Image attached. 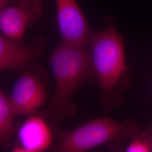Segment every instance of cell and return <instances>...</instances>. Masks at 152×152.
<instances>
[{
	"label": "cell",
	"mask_w": 152,
	"mask_h": 152,
	"mask_svg": "<svg viewBox=\"0 0 152 152\" xmlns=\"http://www.w3.org/2000/svg\"><path fill=\"white\" fill-rule=\"evenodd\" d=\"M104 27L92 31L88 45L92 67V82L100 91L102 102L108 107L130 81L124 39L114 16L104 19Z\"/></svg>",
	"instance_id": "6da1fadb"
},
{
	"label": "cell",
	"mask_w": 152,
	"mask_h": 152,
	"mask_svg": "<svg viewBox=\"0 0 152 152\" xmlns=\"http://www.w3.org/2000/svg\"><path fill=\"white\" fill-rule=\"evenodd\" d=\"M55 80V91L48 113L58 121L77 112L72 100L76 90L92 81L90 54L88 46H75L60 42L49 56Z\"/></svg>",
	"instance_id": "7a4b0ae2"
},
{
	"label": "cell",
	"mask_w": 152,
	"mask_h": 152,
	"mask_svg": "<svg viewBox=\"0 0 152 152\" xmlns=\"http://www.w3.org/2000/svg\"><path fill=\"white\" fill-rule=\"evenodd\" d=\"M139 134L133 121L98 118L70 130L61 131L53 152H86L109 141L132 138Z\"/></svg>",
	"instance_id": "3957f363"
},
{
	"label": "cell",
	"mask_w": 152,
	"mask_h": 152,
	"mask_svg": "<svg viewBox=\"0 0 152 152\" xmlns=\"http://www.w3.org/2000/svg\"><path fill=\"white\" fill-rule=\"evenodd\" d=\"M9 96L16 115L33 114L46 104L49 75L41 65L33 62L21 72Z\"/></svg>",
	"instance_id": "277c9868"
},
{
	"label": "cell",
	"mask_w": 152,
	"mask_h": 152,
	"mask_svg": "<svg viewBox=\"0 0 152 152\" xmlns=\"http://www.w3.org/2000/svg\"><path fill=\"white\" fill-rule=\"evenodd\" d=\"M41 0H11L0 9L1 33L22 41L26 30L34 26L43 12Z\"/></svg>",
	"instance_id": "5b68a950"
},
{
	"label": "cell",
	"mask_w": 152,
	"mask_h": 152,
	"mask_svg": "<svg viewBox=\"0 0 152 152\" xmlns=\"http://www.w3.org/2000/svg\"><path fill=\"white\" fill-rule=\"evenodd\" d=\"M55 1L61 42L75 46H88L92 30L89 27L77 0Z\"/></svg>",
	"instance_id": "8992f818"
},
{
	"label": "cell",
	"mask_w": 152,
	"mask_h": 152,
	"mask_svg": "<svg viewBox=\"0 0 152 152\" xmlns=\"http://www.w3.org/2000/svg\"><path fill=\"white\" fill-rule=\"evenodd\" d=\"M46 41L42 37L33 38L28 45L0 34V71L22 72L42 54Z\"/></svg>",
	"instance_id": "52a82bcc"
},
{
	"label": "cell",
	"mask_w": 152,
	"mask_h": 152,
	"mask_svg": "<svg viewBox=\"0 0 152 152\" xmlns=\"http://www.w3.org/2000/svg\"><path fill=\"white\" fill-rule=\"evenodd\" d=\"M20 147L33 152L48 149L53 141V131L43 117L33 115L26 120L18 131Z\"/></svg>",
	"instance_id": "ba28073f"
},
{
	"label": "cell",
	"mask_w": 152,
	"mask_h": 152,
	"mask_svg": "<svg viewBox=\"0 0 152 152\" xmlns=\"http://www.w3.org/2000/svg\"><path fill=\"white\" fill-rule=\"evenodd\" d=\"M16 115L10 100L2 89L0 90V142L7 146L15 133L14 119Z\"/></svg>",
	"instance_id": "9c48e42d"
},
{
	"label": "cell",
	"mask_w": 152,
	"mask_h": 152,
	"mask_svg": "<svg viewBox=\"0 0 152 152\" xmlns=\"http://www.w3.org/2000/svg\"><path fill=\"white\" fill-rule=\"evenodd\" d=\"M125 152H152V148L150 141L143 135L139 134L132 137Z\"/></svg>",
	"instance_id": "30bf717a"
},
{
	"label": "cell",
	"mask_w": 152,
	"mask_h": 152,
	"mask_svg": "<svg viewBox=\"0 0 152 152\" xmlns=\"http://www.w3.org/2000/svg\"><path fill=\"white\" fill-rule=\"evenodd\" d=\"M11 152H33L24 149L22 147H16Z\"/></svg>",
	"instance_id": "8fae6325"
},
{
	"label": "cell",
	"mask_w": 152,
	"mask_h": 152,
	"mask_svg": "<svg viewBox=\"0 0 152 152\" xmlns=\"http://www.w3.org/2000/svg\"><path fill=\"white\" fill-rule=\"evenodd\" d=\"M11 0H0V9L8 5Z\"/></svg>",
	"instance_id": "7c38bea8"
},
{
	"label": "cell",
	"mask_w": 152,
	"mask_h": 152,
	"mask_svg": "<svg viewBox=\"0 0 152 152\" xmlns=\"http://www.w3.org/2000/svg\"><path fill=\"white\" fill-rule=\"evenodd\" d=\"M150 142H151V146H152V140H151V141H150Z\"/></svg>",
	"instance_id": "4fadbf2b"
}]
</instances>
